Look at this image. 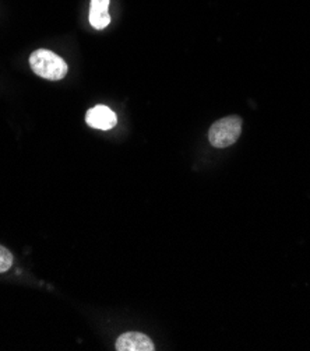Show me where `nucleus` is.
<instances>
[{"mask_svg":"<svg viewBox=\"0 0 310 351\" xmlns=\"http://www.w3.org/2000/svg\"><path fill=\"white\" fill-rule=\"evenodd\" d=\"M29 66L37 76L51 82L64 79L68 70L63 58L48 49L34 51L29 56Z\"/></svg>","mask_w":310,"mask_h":351,"instance_id":"nucleus-1","label":"nucleus"},{"mask_svg":"<svg viewBox=\"0 0 310 351\" xmlns=\"http://www.w3.org/2000/svg\"><path fill=\"white\" fill-rule=\"evenodd\" d=\"M242 118L237 115L225 117L214 122L209 130V140L213 147L225 149L237 142L242 133Z\"/></svg>","mask_w":310,"mask_h":351,"instance_id":"nucleus-2","label":"nucleus"},{"mask_svg":"<svg viewBox=\"0 0 310 351\" xmlns=\"http://www.w3.org/2000/svg\"><path fill=\"white\" fill-rule=\"evenodd\" d=\"M86 122L94 129L109 130L116 126L118 118L116 114L111 108H108L107 105H96V107L88 110L86 115Z\"/></svg>","mask_w":310,"mask_h":351,"instance_id":"nucleus-3","label":"nucleus"},{"mask_svg":"<svg viewBox=\"0 0 310 351\" xmlns=\"http://www.w3.org/2000/svg\"><path fill=\"white\" fill-rule=\"evenodd\" d=\"M118 351H154L155 346L151 339L139 332L123 333L116 340Z\"/></svg>","mask_w":310,"mask_h":351,"instance_id":"nucleus-4","label":"nucleus"},{"mask_svg":"<svg viewBox=\"0 0 310 351\" xmlns=\"http://www.w3.org/2000/svg\"><path fill=\"white\" fill-rule=\"evenodd\" d=\"M109 3L111 0H91L88 20L95 29H103L111 24Z\"/></svg>","mask_w":310,"mask_h":351,"instance_id":"nucleus-5","label":"nucleus"},{"mask_svg":"<svg viewBox=\"0 0 310 351\" xmlns=\"http://www.w3.org/2000/svg\"><path fill=\"white\" fill-rule=\"evenodd\" d=\"M12 266H13L12 252L8 248H5L3 245H0V273H5L8 270H10Z\"/></svg>","mask_w":310,"mask_h":351,"instance_id":"nucleus-6","label":"nucleus"}]
</instances>
